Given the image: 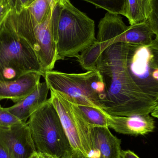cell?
I'll list each match as a JSON object with an SVG mask.
<instances>
[{
  "label": "cell",
  "mask_w": 158,
  "mask_h": 158,
  "mask_svg": "<svg viewBox=\"0 0 158 158\" xmlns=\"http://www.w3.org/2000/svg\"><path fill=\"white\" fill-rule=\"evenodd\" d=\"M151 116L155 118H158V104L156 106L154 110L151 113Z\"/></svg>",
  "instance_id": "cell-29"
},
{
  "label": "cell",
  "mask_w": 158,
  "mask_h": 158,
  "mask_svg": "<svg viewBox=\"0 0 158 158\" xmlns=\"http://www.w3.org/2000/svg\"><path fill=\"white\" fill-rule=\"evenodd\" d=\"M108 128L120 134L131 135H145L155 130V122L149 115L110 116Z\"/></svg>",
  "instance_id": "cell-10"
},
{
  "label": "cell",
  "mask_w": 158,
  "mask_h": 158,
  "mask_svg": "<svg viewBox=\"0 0 158 158\" xmlns=\"http://www.w3.org/2000/svg\"><path fill=\"white\" fill-rule=\"evenodd\" d=\"M94 158H121V141L108 127H91Z\"/></svg>",
  "instance_id": "cell-12"
},
{
  "label": "cell",
  "mask_w": 158,
  "mask_h": 158,
  "mask_svg": "<svg viewBox=\"0 0 158 158\" xmlns=\"http://www.w3.org/2000/svg\"><path fill=\"white\" fill-rule=\"evenodd\" d=\"M21 123L23 122L10 113L7 108L0 106V128H8Z\"/></svg>",
  "instance_id": "cell-20"
},
{
  "label": "cell",
  "mask_w": 158,
  "mask_h": 158,
  "mask_svg": "<svg viewBox=\"0 0 158 158\" xmlns=\"http://www.w3.org/2000/svg\"><path fill=\"white\" fill-rule=\"evenodd\" d=\"M128 51V44L115 43L98 59L96 70L106 89L103 109L111 116L148 115L158 103L143 92L131 77L127 67Z\"/></svg>",
  "instance_id": "cell-1"
},
{
  "label": "cell",
  "mask_w": 158,
  "mask_h": 158,
  "mask_svg": "<svg viewBox=\"0 0 158 158\" xmlns=\"http://www.w3.org/2000/svg\"><path fill=\"white\" fill-rule=\"evenodd\" d=\"M11 10L0 24V81H14L31 72H40L44 77L38 56L15 29Z\"/></svg>",
  "instance_id": "cell-3"
},
{
  "label": "cell",
  "mask_w": 158,
  "mask_h": 158,
  "mask_svg": "<svg viewBox=\"0 0 158 158\" xmlns=\"http://www.w3.org/2000/svg\"><path fill=\"white\" fill-rule=\"evenodd\" d=\"M52 13L43 22L37 24L27 8H24L19 14L12 13L13 24L17 32L33 48L44 73L52 70L58 60L51 19Z\"/></svg>",
  "instance_id": "cell-6"
},
{
  "label": "cell",
  "mask_w": 158,
  "mask_h": 158,
  "mask_svg": "<svg viewBox=\"0 0 158 158\" xmlns=\"http://www.w3.org/2000/svg\"><path fill=\"white\" fill-rule=\"evenodd\" d=\"M11 10L5 0H2L0 4V24Z\"/></svg>",
  "instance_id": "cell-22"
},
{
  "label": "cell",
  "mask_w": 158,
  "mask_h": 158,
  "mask_svg": "<svg viewBox=\"0 0 158 158\" xmlns=\"http://www.w3.org/2000/svg\"><path fill=\"white\" fill-rule=\"evenodd\" d=\"M35 0H19V5L22 9L27 8Z\"/></svg>",
  "instance_id": "cell-26"
},
{
  "label": "cell",
  "mask_w": 158,
  "mask_h": 158,
  "mask_svg": "<svg viewBox=\"0 0 158 158\" xmlns=\"http://www.w3.org/2000/svg\"><path fill=\"white\" fill-rule=\"evenodd\" d=\"M154 34L147 22L127 27L119 42L146 45L152 43Z\"/></svg>",
  "instance_id": "cell-15"
},
{
  "label": "cell",
  "mask_w": 158,
  "mask_h": 158,
  "mask_svg": "<svg viewBox=\"0 0 158 158\" xmlns=\"http://www.w3.org/2000/svg\"><path fill=\"white\" fill-rule=\"evenodd\" d=\"M76 105L82 117L90 126L108 127L110 115L105 110L90 106Z\"/></svg>",
  "instance_id": "cell-17"
},
{
  "label": "cell",
  "mask_w": 158,
  "mask_h": 158,
  "mask_svg": "<svg viewBox=\"0 0 158 158\" xmlns=\"http://www.w3.org/2000/svg\"><path fill=\"white\" fill-rule=\"evenodd\" d=\"M2 0H0V4H1V3L2 2Z\"/></svg>",
  "instance_id": "cell-30"
},
{
  "label": "cell",
  "mask_w": 158,
  "mask_h": 158,
  "mask_svg": "<svg viewBox=\"0 0 158 158\" xmlns=\"http://www.w3.org/2000/svg\"><path fill=\"white\" fill-rule=\"evenodd\" d=\"M12 11L16 14H19L23 9L19 5V0H5Z\"/></svg>",
  "instance_id": "cell-23"
},
{
  "label": "cell",
  "mask_w": 158,
  "mask_h": 158,
  "mask_svg": "<svg viewBox=\"0 0 158 158\" xmlns=\"http://www.w3.org/2000/svg\"><path fill=\"white\" fill-rule=\"evenodd\" d=\"M41 73L31 72L14 81H0V100L10 99L16 103L34 91L40 83Z\"/></svg>",
  "instance_id": "cell-11"
},
{
  "label": "cell",
  "mask_w": 158,
  "mask_h": 158,
  "mask_svg": "<svg viewBox=\"0 0 158 158\" xmlns=\"http://www.w3.org/2000/svg\"><path fill=\"white\" fill-rule=\"evenodd\" d=\"M51 19L58 60L77 57L96 41L94 21L69 0L52 8Z\"/></svg>",
  "instance_id": "cell-2"
},
{
  "label": "cell",
  "mask_w": 158,
  "mask_h": 158,
  "mask_svg": "<svg viewBox=\"0 0 158 158\" xmlns=\"http://www.w3.org/2000/svg\"><path fill=\"white\" fill-rule=\"evenodd\" d=\"M127 27L120 15L107 12L99 21L97 41L105 50L110 44L119 42Z\"/></svg>",
  "instance_id": "cell-14"
},
{
  "label": "cell",
  "mask_w": 158,
  "mask_h": 158,
  "mask_svg": "<svg viewBox=\"0 0 158 158\" xmlns=\"http://www.w3.org/2000/svg\"><path fill=\"white\" fill-rule=\"evenodd\" d=\"M50 90L60 93L77 105L90 106L103 110L106 89L98 70L83 73L46 71L44 76Z\"/></svg>",
  "instance_id": "cell-5"
},
{
  "label": "cell",
  "mask_w": 158,
  "mask_h": 158,
  "mask_svg": "<svg viewBox=\"0 0 158 158\" xmlns=\"http://www.w3.org/2000/svg\"><path fill=\"white\" fill-rule=\"evenodd\" d=\"M30 158H57L53 156H51L49 154L45 153H40V152L36 151L33 153Z\"/></svg>",
  "instance_id": "cell-25"
},
{
  "label": "cell",
  "mask_w": 158,
  "mask_h": 158,
  "mask_svg": "<svg viewBox=\"0 0 158 158\" xmlns=\"http://www.w3.org/2000/svg\"><path fill=\"white\" fill-rule=\"evenodd\" d=\"M52 5V8H53L56 5L58 4L62 3L68 0H48Z\"/></svg>",
  "instance_id": "cell-28"
},
{
  "label": "cell",
  "mask_w": 158,
  "mask_h": 158,
  "mask_svg": "<svg viewBox=\"0 0 158 158\" xmlns=\"http://www.w3.org/2000/svg\"><path fill=\"white\" fill-rule=\"evenodd\" d=\"M128 44L129 73L143 92L158 103V41L154 39L148 45Z\"/></svg>",
  "instance_id": "cell-8"
},
{
  "label": "cell",
  "mask_w": 158,
  "mask_h": 158,
  "mask_svg": "<svg viewBox=\"0 0 158 158\" xmlns=\"http://www.w3.org/2000/svg\"><path fill=\"white\" fill-rule=\"evenodd\" d=\"M49 99L55 107L77 158H94L90 126L82 117L76 104L52 90Z\"/></svg>",
  "instance_id": "cell-7"
},
{
  "label": "cell",
  "mask_w": 158,
  "mask_h": 158,
  "mask_svg": "<svg viewBox=\"0 0 158 158\" xmlns=\"http://www.w3.org/2000/svg\"><path fill=\"white\" fill-rule=\"evenodd\" d=\"M36 151L57 158H77L57 110L50 99L27 122Z\"/></svg>",
  "instance_id": "cell-4"
},
{
  "label": "cell",
  "mask_w": 158,
  "mask_h": 158,
  "mask_svg": "<svg viewBox=\"0 0 158 158\" xmlns=\"http://www.w3.org/2000/svg\"><path fill=\"white\" fill-rule=\"evenodd\" d=\"M108 13L124 15L127 0H83Z\"/></svg>",
  "instance_id": "cell-19"
},
{
  "label": "cell",
  "mask_w": 158,
  "mask_h": 158,
  "mask_svg": "<svg viewBox=\"0 0 158 158\" xmlns=\"http://www.w3.org/2000/svg\"><path fill=\"white\" fill-rule=\"evenodd\" d=\"M0 143L10 158H30L36 151L27 123L0 128Z\"/></svg>",
  "instance_id": "cell-9"
},
{
  "label": "cell",
  "mask_w": 158,
  "mask_h": 158,
  "mask_svg": "<svg viewBox=\"0 0 158 158\" xmlns=\"http://www.w3.org/2000/svg\"><path fill=\"white\" fill-rule=\"evenodd\" d=\"M151 0H127L124 16L130 25L145 23L151 11Z\"/></svg>",
  "instance_id": "cell-16"
},
{
  "label": "cell",
  "mask_w": 158,
  "mask_h": 158,
  "mask_svg": "<svg viewBox=\"0 0 158 158\" xmlns=\"http://www.w3.org/2000/svg\"><path fill=\"white\" fill-rule=\"evenodd\" d=\"M121 158H140L136 154L131 150H122Z\"/></svg>",
  "instance_id": "cell-24"
},
{
  "label": "cell",
  "mask_w": 158,
  "mask_h": 158,
  "mask_svg": "<svg viewBox=\"0 0 158 158\" xmlns=\"http://www.w3.org/2000/svg\"><path fill=\"white\" fill-rule=\"evenodd\" d=\"M1 101V100H0V101Z\"/></svg>",
  "instance_id": "cell-32"
},
{
  "label": "cell",
  "mask_w": 158,
  "mask_h": 158,
  "mask_svg": "<svg viewBox=\"0 0 158 158\" xmlns=\"http://www.w3.org/2000/svg\"><path fill=\"white\" fill-rule=\"evenodd\" d=\"M27 8L34 21L37 24L43 22L52 12V9L48 0H35Z\"/></svg>",
  "instance_id": "cell-18"
},
{
  "label": "cell",
  "mask_w": 158,
  "mask_h": 158,
  "mask_svg": "<svg viewBox=\"0 0 158 158\" xmlns=\"http://www.w3.org/2000/svg\"><path fill=\"white\" fill-rule=\"evenodd\" d=\"M0 158H10L0 143Z\"/></svg>",
  "instance_id": "cell-27"
},
{
  "label": "cell",
  "mask_w": 158,
  "mask_h": 158,
  "mask_svg": "<svg viewBox=\"0 0 158 158\" xmlns=\"http://www.w3.org/2000/svg\"><path fill=\"white\" fill-rule=\"evenodd\" d=\"M90 158V157H85V158Z\"/></svg>",
  "instance_id": "cell-31"
},
{
  "label": "cell",
  "mask_w": 158,
  "mask_h": 158,
  "mask_svg": "<svg viewBox=\"0 0 158 158\" xmlns=\"http://www.w3.org/2000/svg\"><path fill=\"white\" fill-rule=\"evenodd\" d=\"M50 90L46 82H40L33 92L14 106L7 108V110L26 123L31 114L47 101Z\"/></svg>",
  "instance_id": "cell-13"
},
{
  "label": "cell",
  "mask_w": 158,
  "mask_h": 158,
  "mask_svg": "<svg viewBox=\"0 0 158 158\" xmlns=\"http://www.w3.org/2000/svg\"><path fill=\"white\" fill-rule=\"evenodd\" d=\"M151 8L147 22L158 41V0H151Z\"/></svg>",
  "instance_id": "cell-21"
}]
</instances>
